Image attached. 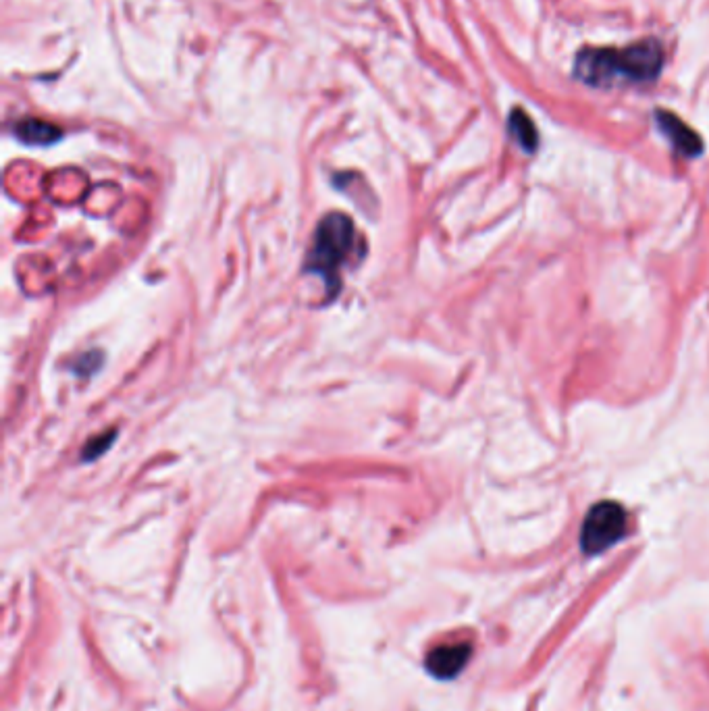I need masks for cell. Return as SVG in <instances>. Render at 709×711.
Returning a JSON list of instances; mask_svg holds the SVG:
<instances>
[{
  "label": "cell",
  "instance_id": "obj_1",
  "mask_svg": "<svg viewBox=\"0 0 709 711\" xmlns=\"http://www.w3.org/2000/svg\"><path fill=\"white\" fill-rule=\"evenodd\" d=\"M664 61V48L655 38L626 48H585L576 55L574 77L593 88L649 84L660 77Z\"/></svg>",
  "mask_w": 709,
  "mask_h": 711
},
{
  "label": "cell",
  "instance_id": "obj_2",
  "mask_svg": "<svg viewBox=\"0 0 709 711\" xmlns=\"http://www.w3.org/2000/svg\"><path fill=\"white\" fill-rule=\"evenodd\" d=\"M356 240L354 221L341 213L327 215L314 231L312 248L306 260V273L319 275L333 296L339 292V273L341 267L350 262Z\"/></svg>",
  "mask_w": 709,
  "mask_h": 711
},
{
  "label": "cell",
  "instance_id": "obj_3",
  "mask_svg": "<svg viewBox=\"0 0 709 711\" xmlns=\"http://www.w3.org/2000/svg\"><path fill=\"white\" fill-rule=\"evenodd\" d=\"M626 531L628 514L624 506L618 502H599L587 512L583 520L581 549L587 556H599V553L608 551L618 541H622Z\"/></svg>",
  "mask_w": 709,
  "mask_h": 711
},
{
  "label": "cell",
  "instance_id": "obj_4",
  "mask_svg": "<svg viewBox=\"0 0 709 711\" xmlns=\"http://www.w3.org/2000/svg\"><path fill=\"white\" fill-rule=\"evenodd\" d=\"M472 655V645L468 641L452 643V645H439L429 651L427 655V670L439 680H452L456 678L468 664Z\"/></svg>",
  "mask_w": 709,
  "mask_h": 711
},
{
  "label": "cell",
  "instance_id": "obj_5",
  "mask_svg": "<svg viewBox=\"0 0 709 711\" xmlns=\"http://www.w3.org/2000/svg\"><path fill=\"white\" fill-rule=\"evenodd\" d=\"M655 121H658L662 134L670 140V144L685 156H699L703 152V142L695 131L682 123L674 113L655 111Z\"/></svg>",
  "mask_w": 709,
  "mask_h": 711
},
{
  "label": "cell",
  "instance_id": "obj_6",
  "mask_svg": "<svg viewBox=\"0 0 709 711\" xmlns=\"http://www.w3.org/2000/svg\"><path fill=\"white\" fill-rule=\"evenodd\" d=\"M15 136L28 146H50L61 142L63 131L61 127L52 125L48 121L28 117V119H21L15 125Z\"/></svg>",
  "mask_w": 709,
  "mask_h": 711
},
{
  "label": "cell",
  "instance_id": "obj_7",
  "mask_svg": "<svg viewBox=\"0 0 709 711\" xmlns=\"http://www.w3.org/2000/svg\"><path fill=\"white\" fill-rule=\"evenodd\" d=\"M508 129H510V134L512 138L520 144L522 150H527V152H535L537 146H539V136H537V127L533 123V119L520 111V109H514L510 119H508Z\"/></svg>",
  "mask_w": 709,
  "mask_h": 711
},
{
  "label": "cell",
  "instance_id": "obj_8",
  "mask_svg": "<svg viewBox=\"0 0 709 711\" xmlns=\"http://www.w3.org/2000/svg\"><path fill=\"white\" fill-rule=\"evenodd\" d=\"M115 437H117V431H109V433H104V435H100V437H94V439L88 443L86 450L82 452V460H86V462L96 460L100 454H104V452L109 450V447H111L113 441H115Z\"/></svg>",
  "mask_w": 709,
  "mask_h": 711
}]
</instances>
